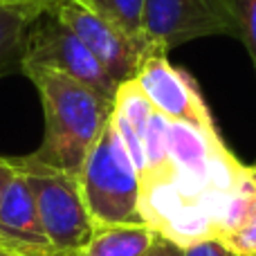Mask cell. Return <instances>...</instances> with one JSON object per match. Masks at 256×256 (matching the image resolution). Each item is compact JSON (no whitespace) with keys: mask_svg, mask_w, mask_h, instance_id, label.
Returning <instances> with one entry per match:
<instances>
[{"mask_svg":"<svg viewBox=\"0 0 256 256\" xmlns=\"http://www.w3.org/2000/svg\"><path fill=\"white\" fill-rule=\"evenodd\" d=\"M38 2H45V4H48V7H50V9H52V4L56 2V0H38Z\"/></svg>","mask_w":256,"mask_h":256,"instance_id":"ffe728a7","label":"cell"},{"mask_svg":"<svg viewBox=\"0 0 256 256\" xmlns=\"http://www.w3.org/2000/svg\"><path fill=\"white\" fill-rule=\"evenodd\" d=\"M155 236L158 232H153L146 222L99 227L74 256H144Z\"/></svg>","mask_w":256,"mask_h":256,"instance_id":"8fae6325","label":"cell"},{"mask_svg":"<svg viewBox=\"0 0 256 256\" xmlns=\"http://www.w3.org/2000/svg\"><path fill=\"white\" fill-rule=\"evenodd\" d=\"M135 79L150 99L153 108L166 120L186 122L200 128H216L196 81L184 70L171 66L164 52L146 56Z\"/></svg>","mask_w":256,"mask_h":256,"instance_id":"ba28073f","label":"cell"},{"mask_svg":"<svg viewBox=\"0 0 256 256\" xmlns=\"http://www.w3.org/2000/svg\"><path fill=\"white\" fill-rule=\"evenodd\" d=\"M48 12L38 0H0V79L20 72L32 30Z\"/></svg>","mask_w":256,"mask_h":256,"instance_id":"30bf717a","label":"cell"},{"mask_svg":"<svg viewBox=\"0 0 256 256\" xmlns=\"http://www.w3.org/2000/svg\"><path fill=\"white\" fill-rule=\"evenodd\" d=\"M232 256H236V254H232Z\"/></svg>","mask_w":256,"mask_h":256,"instance_id":"44dd1931","label":"cell"},{"mask_svg":"<svg viewBox=\"0 0 256 256\" xmlns=\"http://www.w3.org/2000/svg\"><path fill=\"white\" fill-rule=\"evenodd\" d=\"M166 146L176 173L198 191L220 196L250 180L248 166L232 155L216 128H200L168 120Z\"/></svg>","mask_w":256,"mask_h":256,"instance_id":"277c9868","label":"cell"},{"mask_svg":"<svg viewBox=\"0 0 256 256\" xmlns=\"http://www.w3.org/2000/svg\"><path fill=\"white\" fill-rule=\"evenodd\" d=\"M79 189L94 230L144 222L140 212V173L112 117L86 155Z\"/></svg>","mask_w":256,"mask_h":256,"instance_id":"7a4b0ae2","label":"cell"},{"mask_svg":"<svg viewBox=\"0 0 256 256\" xmlns=\"http://www.w3.org/2000/svg\"><path fill=\"white\" fill-rule=\"evenodd\" d=\"M112 110L124 117L132 126V130L144 140L146 126H148L155 108L150 104V99L146 97V92L142 90V86L137 84V79H128L124 84H120L115 99H112Z\"/></svg>","mask_w":256,"mask_h":256,"instance_id":"7c38bea8","label":"cell"},{"mask_svg":"<svg viewBox=\"0 0 256 256\" xmlns=\"http://www.w3.org/2000/svg\"><path fill=\"white\" fill-rule=\"evenodd\" d=\"M16 171L25 178L43 230L58 256H74L92 238L94 225L79 189V176L54 168L32 155L12 158Z\"/></svg>","mask_w":256,"mask_h":256,"instance_id":"3957f363","label":"cell"},{"mask_svg":"<svg viewBox=\"0 0 256 256\" xmlns=\"http://www.w3.org/2000/svg\"><path fill=\"white\" fill-rule=\"evenodd\" d=\"M218 240L236 256H256V216L250 218L245 225L227 232Z\"/></svg>","mask_w":256,"mask_h":256,"instance_id":"9a60e30c","label":"cell"},{"mask_svg":"<svg viewBox=\"0 0 256 256\" xmlns=\"http://www.w3.org/2000/svg\"><path fill=\"white\" fill-rule=\"evenodd\" d=\"M14 176V164L12 158H0V198H2V191L7 189L9 180Z\"/></svg>","mask_w":256,"mask_h":256,"instance_id":"ac0fdd59","label":"cell"},{"mask_svg":"<svg viewBox=\"0 0 256 256\" xmlns=\"http://www.w3.org/2000/svg\"><path fill=\"white\" fill-rule=\"evenodd\" d=\"M25 63L58 70L76 79L79 84L97 90L106 99H115V92L120 88V84L108 74L106 68L97 61V56L81 43L79 36L72 34L50 12L43 14L32 30L22 66Z\"/></svg>","mask_w":256,"mask_h":256,"instance_id":"52a82bcc","label":"cell"},{"mask_svg":"<svg viewBox=\"0 0 256 256\" xmlns=\"http://www.w3.org/2000/svg\"><path fill=\"white\" fill-rule=\"evenodd\" d=\"M0 254L2 256H58L43 230L34 196L16 171L0 198Z\"/></svg>","mask_w":256,"mask_h":256,"instance_id":"9c48e42d","label":"cell"},{"mask_svg":"<svg viewBox=\"0 0 256 256\" xmlns=\"http://www.w3.org/2000/svg\"><path fill=\"white\" fill-rule=\"evenodd\" d=\"M238 22V38L248 48L256 70V0H232Z\"/></svg>","mask_w":256,"mask_h":256,"instance_id":"5bb4252c","label":"cell"},{"mask_svg":"<svg viewBox=\"0 0 256 256\" xmlns=\"http://www.w3.org/2000/svg\"><path fill=\"white\" fill-rule=\"evenodd\" d=\"M0 256H2V254H0Z\"/></svg>","mask_w":256,"mask_h":256,"instance_id":"7402d4cb","label":"cell"},{"mask_svg":"<svg viewBox=\"0 0 256 256\" xmlns=\"http://www.w3.org/2000/svg\"><path fill=\"white\" fill-rule=\"evenodd\" d=\"M20 72L38 90L45 135L32 158L79 176L90 146L112 117V99L45 66L25 63Z\"/></svg>","mask_w":256,"mask_h":256,"instance_id":"6da1fadb","label":"cell"},{"mask_svg":"<svg viewBox=\"0 0 256 256\" xmlns=\"http://www.w3.org/2000/svg\"><path fill=\"white\" fill-rule=\"evenodd\" d=\"M142 32L158 52L204 36L230 34L238 38L232 0H146Z\"/></svg>","mask_w":256,"mask_h":256,"instance_id":"8992f818","label":"cell"},{"mask_svg":"<svg viewBox=\"0 0 256 256\" xmlns=\"http://www.w3.org/2000/svg\"><path fill=\"white\" fill-rule=\"evenodd\" d=\"M248 171H250V180H252V184H254V189H256V164L248 166Z\"/></svg>","mask_w":256,"mask_h":256,"instance_id":"d6986e66","label":"cell"},{"mask_svg":"<svg viewBox=\"0 0 256 256\" xmlns=\"http://www.w3.org/2000/svg\"><path fill=\"white\" fill-rule=\"evenodd\" d=\"M50 14L79 36L117 84L135 79L142 61L158 52L146 38H132L86 0H56Z\"/></svg>","mask_w":256,"mask_h":256,"instance_id":"5b68a950","label":"cell"},{"mask_svg":"<svg viewBox=\"0 0 256 256\" xmlns=\"http://www.w3.org/2000/svg\"><path fill=\"white\" fill-rule=\"evenodd\" d=\"M115 25H120L132 38H146L142 32V14L146 0H86ZM148 40V38H146Z\"/></svg>","mask_w":256,"mask_h":256,"instance_id":"4fadbf2b","label":"cell"},{"mask_svg":"<svg viewBox=\"0 0 256 256\" xmlns=\"http://www.w3.org/2000/svg\"><path fill=\"white\" fill-rule=\"evenodd\" d=\"M144 256H184V254H182V248H178L176 243H171L168 238L158 234Z\"/></svg>","mask_w":256,"mask_h":256,"instance_id":"e0dca14e","label":"cell"},{"mask_svg":"<svg viewBox=\"0 0 256 256\" xmlns=\"http://www.w3.org/2000/svg\"><path fill=\"white\" fill-rule=\"evenodd\" d=\"M182 254L184 256H232V252L218 238L200 240V243H194L189 248H182Z\"/></svg>","mask_w":256,"mask_h":256,"instance_id":"2e32d148","label":"cell"}]
</instances>
